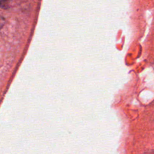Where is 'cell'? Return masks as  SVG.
I'll return each instance as SVG.
<instances>
[{"mask_svg": "<svg viewBox=\"0 0 154 154\" xmlns=\"http://www.w3.org/2000/svg\"><path fill=\"white\" fill-rule=\"evenodd\" d=\"M4 20L3 18H1L0 17V28H2V26L4 25Z\"/></svg>", "mask_w": 154, "mask_h": 154, "instance_id": "cell-2", "label": "cell"}, {"mask_svg": "<svg viewBox=\"0 0 154 154\" xmlns=\"http://www.w3.org/2000/svg\"><path fill=\"white\" fill-rule=\"evenodd\" d=\"M0 7L4 9H7L9 8L7 1H0Z\"/></svg>", "mask_w": 154, "mask_h": 154, "instance_id": "cell-1", "label": "cell"}]
</instances>
